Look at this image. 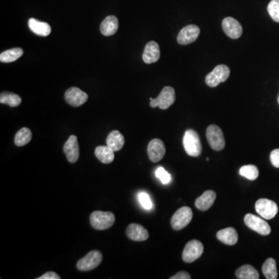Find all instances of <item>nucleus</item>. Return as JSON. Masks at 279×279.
<instances>
[{
	"mask_svg": "<svg viewBox=\"0 0 279 279\" xmlns=\"http://www.w3.org/2000/svg\"><path fill=\"white\" fill-rule=\"evenodd\" d=\"M183 146L187 155L191 157H199L202 153V144L198 134L194 130L189 129L183 137Z\"/></svg>",
	"mask_w": 279,
	"mask_h": 279,
	"instance_id": "1",
	"label": "nucleus"
},
{
	"mask_svg": "<svg viewBox=\"0 0 279 279\" xmlns=\"http://www.w3.org/2000/svg\"><path fill=\"white\" fill-rule=\"evenodd\" d=\"M90 223L96 230H104L113 226L115 216L111 212L95 211L90 215Z\"/></svg>",
	"mask_w": 279,
	"mask_h": 279,
	"instance_id": "2",
	"label": "nucleus"
},
{
	"mask_svg": "<svg viewBox=\"0 0 279 279\" xmlns=\"http://www.w3.org/2000/svg\"><path fill=\"white\" fill-rule=\"evenodd\" d=\"M176 99L175 89L171 86H165L163 88L159 97L155 99L150 98V105L152 108L159 107L160 110H167L173 105Z\"/></svg>",
	"mask_w": 279,
	"mask_h": 279,
	"instance_id": "3",
	"label": "nucleus"
},
{
	"mask_svg": "<svg viewBox=\"0 0 279 279\" xmlns=\"http://www.w3.org/2000/svg\"><path fill=\"white\" fill-rule=\"evenodd\" d=\"M102 254L98 250H93L80 259L76 264L78 269L81 272H89L97 268L102 261Z\"/></svg>",
	"mask_w": 279,
	"mask_h": 279,
	"instance_id": "4",
	"label": "nucleus"
},
{
	"mask_svg": "<svg viewBox=\"0 0 279 279\" xmlns=\"http://www.w3.org/2000/svg\"><path fill=\"white\" fill-rule=\"evenodd\" d=\"M193 210L188 206L178 209L171 219V225L175 230H181L186 227L193 219Z\"/></svg>",
	"mask_w": 279,
	"mask_h": 279,
	"instance_id": "5",
	"label": "nucleus"
},
{
	"mask_svg": "<svg viewBox=\"0 0 279 279\" xmlns=\"http://www.w3.org/2000/svg\"><path fill=\"white\" fill-rule=\"evenodd\" d=\"M206 138L212 149L216 151H222L225 147L224 136L223 131L217 125H210L206 130Z\"/></svg>",
	"mask_w": 279,
	"mask_h": 279,
	"instance_id": "6",
	"label": "nucleus"
},
{
	"mask_svg": "<svg viewBox=\"0 0 279 279\" xmlns=\"http://www.w3.org/2000/svg\"><path fill=\"white\" fill-rule=\"evenodd\" d=\"M230 74V70L228 66H226L225 64L217 65L210 73L206 76V85L212 88L217 87V85H219V84L228 80Z\"/></svg>",
	"mask_w": 279,
	"mask_h": 279,
	"instance_id": "7",
	"label": "nucleus"
},
{
	"mask_svg": "<svg viewBox=\"0 0 279 279\" xmlns=\"http://www.w3.org/2000/svg\"><path fill=\"white\" fill-rule=\"evenodd\" d=\"M244 223L250 229L263 236H267L271 234L272 231L271 226L264 219L251 213L246 214L244 217Z\"/></svg>",
	"mask_w": 279,
	"mask_h": 279,
	"instance_id": "8",
	"label": "nucleus"
},
{
	"mask_svg": "<svg viewBox=\"0 0 279 279\" xmlns=\"http://www.w3.org/2000/svg\"><path fill=\"white\" fill-rule=\"evenodd\" d=\"M257 213L264 219H272L277 215L279 207L277 204L268 199H260L255 203Z\"/></svg>",
	"mask_w": 279,
	"mask_h": 279,
	"instance_id": "9",
	"label": "nucleus"
},
{
	"mask_svg": "<svg viewBox=\"0 0 279 279\" xmlns=\"http://www.w3.org/2000/svg\"><path fill=\"white\" fill-rule=\"evenodd\" d=\"M202 243L197 239H193L188 242L183 250L182 260L185 263H193L199 259L203 253Z\"/></svg>",
	"mask_w": 279,
	"mask_h": 279,
	"instance_id": "10",
	"label": "nucleus"
},
{
	"mask_svg": "<svg viewBox=\"0 0 279 279\" xmlns=\"http://www.w3.org/2000/svg\"><path fill=\"white\" fill-rule=\"evenodd\" d=\"M88 95L77 87L69 88L64 93L65 101L71 106L79 107L88 100Z\"/></svg>",
	"mask_w": 279,
	"mask_h": 279,
	"instance_id": "11",
	"label": "nucleus"
},
{
	"mask_svg": "<svg viewBox=\"0 0 279 279\" xmlns=\"http://www.w3.org/2000/svg\"><path fill=\"white\" fill-rule=\"evenodd\" d=\"M200 29L196 25H188L181 29L178 35V43L181 45H187L193 43L199 36Z\"/></svg>",
	"mask_w": 279,
	"mask_h": 279,
	"instance_id": "12",
	"label": "nucleus"
},
{
	"mask_svg": "<svg viewBox=\"0 0 279 279\" xmlns=\"http://www.w3.org/2000/svg\"><path fill=\"white\" fill-rule=\"evenodd\" d=\"M166 148L160 139L151 140L147 147V155L152 162H159L164 158Z\"/></svg>",
	"mask_w": 279,
	"mask_h": 279,
	"instance_id": "13",
	"label": "nucleus"
},
{
	"mask_svg": "<svg viewBox=\"0 0 279 279\" xmlns=\"http://www.w3.org/2000/svg\"><path fill=\"white\" fill-rule=\"evenodd\" d=\"M63 151L70 163L74 164L77 162L80 158V146L76 135H71L69 137L68 140L64 143Z\"/></svg>",
	"mask_w": 279,
	"mask_h": 279,
	"instance_id": "14",
	"label": "nucleus"
},
{
	"mask_svg": "<svg viewBox=\"0 0 279 279\" xmlns=\"http://www.w3.org/2000/svg\"><path fill=\"white\" fill-rule=\"evenodd\" d=\"M225 34L232 39H238L243 33V28L240 23L233 17H226L222 23Z\"/></svg>",
	"mask_w": 279,
	"mask_h": 279,
	"instance_id": "15",
	"label": "nucleus"
},
{
	"mask_svg": "<svg viewBox=\"0 0 279 279\" xmlns=\"http://www.w3.org/2000/svg\"><path fill=\"white\" fill-rule=\"evenodd\" d=\"M126 236L134 241H144L149 238L148 231L143 226L137 223H131L126 229Z\"/></svg>",
	"mask_w": 279,
	"mask_h": 279,
	"instance_id": "16",
	"label": "nucleus"
},
{
	"mask_svg": "<svg viewBox=\"0 0 279 279\" xmlns=\"http://www.w3.org/2000/svg\"><path fill=\"white\" fill-rule=\"evenodd\" d=\"M160 47L155 41H150L145 46L143 53V60L146 64L157 62L160 59Z\"/></svg>",
	"mask_w": 279,
	"mask_h": 279,
	"instance_id": "17",
	"label": "nucleus"
},
{
	"mask_svg": "<svg viewBox=\"0 0 279 279\" xmlns=\"http://www.w3.org/2000/svg\"><path fill=\"white\" fill-rule=\"evenodd\" d=\"M217 199V193L214 191H206L202 196L196 199L195 206L201 211H206L211 207Z\"/></svg>",
	"mask_w": 279,
	"mask_h": 279,
	"instance_id": "18",
	"label": "nucleus"
},
{
	"mask_svg": "<svg viewBox=\"0 0 279 279\" xmlns=\"http://www.w3.org/2000/svg\"><path fill=\"white\" fill-rule=\"evenodd\" d=\"M119 21L115 16H108L100 25V31L104 36H112L117 33Z\"/></svg>",
	"mask_w": 279,
	"mask_h": 279,
	"instance_id": "19",
	"label": "nucleus"
},
{
	"mask_svg": "<svg viewBox=\"0 0 279 279\" xmlns=\"http://www.w3.org/2000/svg\"><path fill=\"white\" fill-rule=\"evenodd\" d=\"M217 238L219 241L226 245H234L238 241V232L233 227H227V228L219 230L217 232Z\"/></svg>",
	"mask_w": 279,
	"mask_h": 279,
	"instance_id": "20",
	"label": "nucleus"
},
{
	"mask_svg": "<svg viewBox=\"0 0 279 279\" xmlns=\"http://www.w3.org/2000/svg\"><path fill=\"white\" fill-rule=\"evenodd\" d=\"M28 26L33 33L39 36L47 37L51 32V27L48 23L40 22L34 18H30L29 20Z\"/></svg>",
	"mask_w": 279,
	"mask_h": 279,
	"instance_id": "21",
	"label": "nucleus"
},
{
	"mask_svg": "<svg viewBox=\"0 0 279 279\" xmlns=\"http://www.w3.org/2000/svg\"><path fill=\"white\" fill-rule=\"evenodd\" d=\"M125 139L123 134L118 130H113L108 135L106 144L114 152L120 151L124 146Z\"/></svg>",
	"mask_w": 279,
	"mask_h": 279,
	"instance_id": "22",
	"label": "nucleus"
},
{
	"mask_svg": "<svg viewBox=\"0 0 279 279\" xmlns=\"http://www.w3.org/2000/svg\"><path fill=\"white\" fill-rule=\"evenodd\" d=\"M95 155L103 164H110L115 159L114 151L106 146H99L95 150Z\"/></svg>",
	"mask_w": 279,
	"mask_h": 279,
	"instance_id": "23",
	"label": "nucleus"
},
{
	"mask_svg": "<svg viewBox=\"0 0 279 279\" xmlns=\"http://www.w3.org/2000/svg\"><path fill=\"white\" fill-rule=\"evenodd\" d=\"M236 277L239 279H259V272L250 264L239 267L236 271Z\"/></svg>",
	"mask_w": 279,
	"mask_h": 279,
	"instance_id": "24",
	"label": "nucleus"
},
{
	"mask_svg": "<svg viewBox=\"0 0 279 279\" xmlns=\"http://www.w3.org/2000/svg\"><path fill=\"white\" fill-rule=\"evenodd\" d=\"M23 55V50L20 47H15L12 49L3 51L0 55L1 62L10 63L14 62L17 59H19Z\"/></svg>",
	"mask_w": 279,
	"mask_h": 279,
	"instance_id": "25",
	"label": "nucleus"
},
{
	"mask_svg": "<svg viewBox=\"0 0 279 279\" xmlns=\"http://www.w3.org/2000/svg\"><path fill=\"white\" fill-rule=\"evenodd\" d=\"M31 139H32L31 130L27 127H23L16 134L14 143L18 147H23L30 143Z\"/></svg>",
	"mask_w": 279,
	"mask_h": 279,
	"instance_id": "26",
	"label": "nucleus"
},
{
	"mask_svg": "<svg viewBox=\"0 0 279 279\" xmlns=\"http://www.w3.org/2000/svg\"><path fill=\"white\" fill-rule=\"evenodd\" d=\"M262 272L266 279H276L278 278L277 268L275 259H267L262 266Z\"/></svg>",
	"mask_w": 279,
	"mask_h": 279,
	"instance_id": "27",
	"label": "nucleus"
},
{
	"mask_svg": "<svg viewBox=\"0 0 279 279\" xmlns=\"http://www.w3.org/2000/svg\"><path fill=\"white\" fill-rule=\"evenodd\" d=\"M22 99L18 95L10 92H4L0 95V102L2 104H7L11 107H16L20 105Z\"/></svg>",
	"mask_w": 279,
	"mask_h": 279,
	"instance_id": "28",
	"label": "nucleus"
},
{
	"mask_svg": "<svg viewBox=\"0 0 279 279\" xmlns=\"http://www.w3.org/2000/svg\"><path fill=\"white\" fill-rule=\"evenodd\" d=\"M239 173L240 176L251 181L257 179L259 176V168L253 164H248V165L241 167L239 168Z\"/></svg>",
	"mask_w": 279,
	"mask_h": 279,
	"instance_id": "29",
	"label": "nucleus"
},
{
	"mask_svg": "<svg viewBox=\"0 0 279 279\" xmlns=\"http://www.w3.org/2000/svg\"><path fill=\"white\" fill-rule=\"evenodd\" d=\"M268 11L273 20L279 23V0H272L268 4Z\"/></svg>",
	"mask_w": 279,
	"mask_h": 279,
	"instance_id": "30",
	"label": "nucleus"
},
{
	"mask_svg": "<svg viewBox=\"0 0 279 279\" xmlns=\"http://www.w3.org/2000/svg\"><path fill=\"white\" fill-rule=\"evenodd\" d=\"M155 175H156V177L159 179L164 185H167L172 180L171 175L167 171H165V169L162 167H160L156 170Z\"/></svg>",
	"mask_w": 279,
	"mask_h": 279,
	"instance_id": "31",
	"label": "nucleus"
},
{
	"mask_svg": "<svg viewBox=\"0 0 279 279\" xmlns=\"http://www.w3.org/2000/svg\"><path fill=\"white\" fill-rule=\"evenodd\" d=\"M139 201L143 209H151L153 207V203L151 202V198L146 193H140Z\"/></svg>",
	"mask_w": 279,
	"mask_h": 279,
	"instance_id": "32",
	"label": "nucleus"
},
{
	"mask_svg": "<svg viewBox=\"0 0 279 279\" xmlns=\"http://www.w3.org/2000/svg\"><path fill=\"white\" fill-rule=\"evenodd\" d=\"M270 160L274 167L279 168V149H275L271 152Z\"/></svg>",
	"mask_w": 279,
	"mask_h": 279,
	"instance_id": "33",
	"label": "nucleus"
},
{
	"mask_svg": "<svg viewBox=\"0 0 279 279\" xmlns=\"http://www.w3.org/2000/svg\"><path fill=\"white\" fill-rule=\"evenodd\" d=\"M37 279H60V277L55 272H48L43 274V276L37 278Z\"/></svg>",
	"mask_w": 279,
	"mask_h": 279,
	"instance_id": "34",
	"label": "nucleus"
},
{
	"mask_svg": "<svg viewBox=\"0 0 279 279\" xmlns=\"http://www.w3.org/2000/svg\"><path fill=\"white\" fill-rule=\"evenodd\" d=\"M171 279H190L191 276L186 272H180L176 274L175 276L170 278Z\"/></svg>",
	"mask_w": 279,
	"mask_h": 279,
	"instance_id": "35",
	"label": "nucleus"
},
{
	"mask_svg": "<svg viewBox=\"0 0 279 279\" xmlns=\"http://www.w3.org/2000/svg\"><path fill=\"white\" fill-rule=\"evenodd\" d=\"M278 102H279V97H278Z\"/></svg>",
	"mask_w": 279,
	"mask_h": 279,
	"instance_id": "36",
	"label": "nucleus"
}]
</instances>
